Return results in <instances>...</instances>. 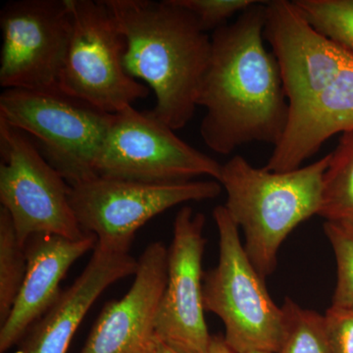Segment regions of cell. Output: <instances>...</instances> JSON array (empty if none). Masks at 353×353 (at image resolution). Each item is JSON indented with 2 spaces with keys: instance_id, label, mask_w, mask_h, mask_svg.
<instances>
[{
  "instance_id": "cell-2",
  "label": "cell",
  "mask_w": 353,
  "mask_h": 353,
  "mask_svg": "<svg viewBox=\"0 0 353 353\" xmlns=\"http://www.w3.org/2000/svg\"><path fill=\"white\" fill-rule=\"evenodd\" d=\"M105 2L126 39L125 69L154 92L150 112L174 131L182 129L196 113L211 37L176 0Z\"/></svg>"
},
{
  "instance_id": "cell-1",
  "label": "cell",
  "mask_w": 353,
  "mask_h": 353,
  "mask_svg": "<svg viewBox=\"0 0 353 353\" xmlns=\"http://www.w3.org/2000/svg\"><path fill=\"white\" fill-rule=\"evenodd\" d=\"M264 25L265 2L259 1L211 36L197 106L205 109L202 139L219 154L253 141L275 146L287 129L289 101L277 59L265 46Z\"/></svg>"
},
{
  "instance_id": "cell-11",
  "label": "cell",
  "mask_w": 353,
  "mask_h": 353,
  "mask_svg": "<svg viewBox=\"0 0 353 353\" xmlns=\"http://www.w3.org/2000/svg\"><path fill=\"white\" fill-rule=\"evenodd\" d=\"M204 215L190 206L176 213L167 284L155 322L158 340L182 353H208L212 340L204 317Z\"/></svg>"
},
{
  "instance_id": "cell-3",
  "label": "cell",
  "mask_w": 353,
  "mask_h": 353,
  "mask_svg": "<svg viewBox=\"0 0 353 353\" xmlns=\"http://www.w3.org/2000/svg\"><path fill=\"white\" fill-rule=\"evenodd\" d=\"M330 157L296 170L273 172L236 155L222 165L225 208L245 236V250L262 278L275 271L278 253L299 224L318 215Z\"/></svg>"
},
{
  "instance_id": "cell-6",
  "label": "cell",
  "mask_w": 353,
  "mask_h": 353,
  "mask_svg": "<svg viewBox=\"0 0 353 353\" xmlns=\"http://www.w3.org/2000/svg\"><path fill=\"white\" fill-rule=\"evenodd\" d=\"M72 30L59 88L94 108L116 114L150 92L125 69L126 39L105 0H67Z\"/></svg>"
},
{
  "instance_id": "cell-7",
  "label": "cell",
  "mask_w": 353,
  "mask_h": 353,
  "mask_svg": "<svg viewBox=\"0 0 353 353\" xmlns=\"http://www.w3.org/2000/svg\"><path fill=\"white\" fill-rule=\"evenodd\" d=\"M0 203L21 245L38 234L79 240L85 234L71 203L70 185L28 134L0 119Z\"/></svg>"
},
{
  "instance_id": "cell-17",
  "label": "cell",
  "mask_w": 353,
  "mask_h": 353,
  "mask_svg": "<svg viewBox=\"0 0 353 353\" xmlns=\"http://www.w3.org/2000/svg\"><path fill=\"white\" fill-rule=\"evenodd\" d=\"M330 155L318 215L353 226V131L343 134Z\"/></svg>"
},
{
  "instance_id": "cell-13",
  "label": "cell",
  "mask_w": 353,
  "mask_h": 353,
  "mask_svg": "<svg viewBox=\"0 0 353 353\" xmlns=\"http://www.w3.org/2000/svg\"><path fill=\"white\" fill-rule=\"evenodd\" d=\"M167 259L164 243L146 246L132 287L119 301L104 306L81 353H148L166 288Z\"/></svg>"
},
{
  "instance_id": "cell-9",
  "label": "cell",
  "mask_w": 353,
  "mask_h": 353,
  "mask_svg": "<svg viewBox=\"0 0 353 353\" xmlns=\"http://www.w3.org/2000/svg\"><path fill=\"white\" fill-rule=\"evenodd\" d=\"M95 172L134 182L179 183L201 176L219 181L222 165L179 138L150 111L128 106L114 114Z\"/></svg>"
},
{
  "instance_id": "cell-23",
  "label": "cell",
  "mask_w": 353,
  "mask_h": 353,
  "mask_svg": "<svg viewBox=\"0 0 353 353\" xmlns=\"http://www.w3.org/2000/svg\"><path fill=\"white\" fill-rule=\"evenodd\" d=\"M323 317L332 353H353V308L331 305Z\"/></svg>"
},
{
  "instance_id": "cell-26",
  "label": "cell",
  "mask_w": 353,
  "mask_h": 353,
  "mask_svg": "<svg viewBox=\"0 0 353 353\" xmlns=\"http://www.w3.org/2000/svg\"><path fill=\"white\" fill-rule=\"evenodd\" d=\"M248 353H270V352H248Z\"/></svg>"
},
{
  "instance_id": "cell-22",
  "label": "cell",
  "mask_w": 353,
  "mask_h": 353,
  "mask_svg": "<svg viewBox=\"0 0 353 353\" xmlns=\"http://www.w3.org/2000/svg\"><path fill=\"white\" fill-rule=\"evenodd\" d=\"M183 8L196 16L204 32L219 29L236 14L240 15L257 0H176Z\"/></svg>"
},
{
  "instance_id": "cell-14",
  "label": "cell",
  "mask_w": 353,
  "mask_h": 353,
  "mask_svg": "<svg viewBox=\"0 0 353 353\" xmlns=\"http://www.w3.org/2000/svg\"><path fill=\"white\" fill-rule=\"evenodd\" d=\"M130 252L97 245L81 275L20 341L17 353H67L77 330L102 292L136 274Z\"/></svg>"
},
{
  "instance_id": "cell-19",
  "label": "cell",
  "mask_w": 353,
  "mask_h": 353,
  "mask_svg": "<svg viewBox=\"0 0 353 353\" xmlns=\"http://www.w3.org/2000/svg\"><path fill=\"white\" fill-rule=\"evenodd\" d=\"M282 308L285 330L278 353H332L323 315L301 307L290 297H285Z\"/></svg>"
},
{
  "instance_id": "cell-16",
  "label": "cell",
  "mask_w": 353,
  "mask_h": 353,
  "mask_svg": "<svg viewBox=\"0 0 353 353\" xmlns=\"http://www.w3.org/2000/svg\"><path fill=\"white\" fill-rule=\"evenodd\" d=\"M353 131V54L319 94L290 109L282 139L274 146L265 169L288 172L301 168L323 143L339 132Z\"/></svg>"
},
{
  "instance_id": "cell-12",
  "label": "cell",
  "mask_w": 353,
  "mask_h": 353,
  "mask_svg": "<svg viewBox=\"0 0 353 353\" xmlns=\"http://www.w3.org/2000/svg\"><path fill=\"white\" fill-rule=\"evenodd\" d=\"M264 39L280 67L290 110L324 90L352 57L287 0L265 2Z\"/></svg>"
},
{
  "instance_id": "cell-20",
  "label": "cell",
  "mask_w": 353,
  "mask_h": 353,
  "mask_svg": "<svg viewBox=\"0 0 353 353\" xmlns=\"http://www.w3.org/2000/svg\"><path fill=\"white\" fill-rule=\"evenodd\" d=\"M309 24L353 54V0H294Z\"/></svg>"
},
{
  "instance_id": "cell-8",
  "label": "cell",
  "mask_w": 353,
  "mask_h": 353,
  "mask_svg": "<svg viewBox=\"0 0 353 353\" xmlns=\"http://www.w3.org/2000/svg\"><path fill=\"white\" fill-rule=\"evenodd\" d=\"M70 203L79 226L94 234L97 245L130 252L139 229L155 216L179 204L217 197L216 180L148 183L97 176L70 185Z\"/></svg>"
},
{
  "instance_id": "cell-5",
  "label": "cell",
  "mask_w": 353,
  "mask_h": 353,
  "mask_svg": "<svg viewBox=\"0 0 353 353\" xmlns=\"http://www.w3.org/2000/svg\"><path fill=\"white\" fill-rule=\"evenodd\" d=\"M113 117L60 90L9 88L0 95V119L38 139L43 157L70 185L97 176Z\"/></svg>"
},
{
  "instance_id": "cell-21",
  "label": "cell",
  "mask_w": 353,
  "mask_h": 353,
  "mask_svg": "<svg viewBox=\"0 0 353 353\" xmlns=\"http://www.w3.org/2000/svg\"><path fill=\"white\" fill-rule=\"evenodd\" d=\"M324 231L336 262V285L332 305L353 308V226L326 221Z\"/></svg>"
},
{
  "instance_id": "cell-15",
  "label": "cell",
  "mask_w": 353,
  "mask_h": 353,
  "mask_svg": "<svg viewBox=\"0 0 353 353\" xmlns=\"http://www.w3.org/2000/svg\"><path fill=\"white\" fill-rule=\"evenodd\" d=\"M97 239L87 234L79 240L54 234L32 236L26 245L27 270L10 314L0 328V353L19 343L25 334L57 303L70 267L94 250Z\"/></svg>"
},
{
  "instance_id": "cell-18",
  "label": "cell",
  "mask_w": 353,
  "mask_h": 353,
  "mask_svg": "<svg viewBox=\"0 0 353 353\" xmlns=\"http://www.w3.org/2000/svg\"><path fill=\"white\" fill-rule=\"evenodd\" d=\"M27 270L26 246L21 245L10 215L0 208V324L10 314Z\"/></svg>"
},
{
  "instance_id": "cell-10",
  "label": "cell",
  "mask_w": 353,
  "mask_h": 353,
  "mask_svg": "<svg viewBox=\"0 0 353 353\" xmlns=\"http://www.w3.org/2000/svg\"><path fill=\"white\" fill-rule=\"evenodd\" d=\"M0 85L59 90L71 37L67 0H17L0 13Z\"/></svg>"
},
{
  "instance_id": "cell-24",
  "label": "cell",
  "mask_w": 353,
  "mask_h": 353,
  "mask_svg": "<svg viewBox=\"0 0 353 353\" xmlns=\"http://www.w3.org/2000/svg\"><path fill=\"white\" fill-rule=\"evenodd\" d=\"M208 353H234L225 341L222 336H212L210 347Z\"/></svg>"
},
{
  "instance_id": "cell-4",
  "label": "cell",
  "mask_w": 353,
  "mask_h": 353,
  "mask_svg": "<svg viewBox=\"0 0 353 353\" xmlns=\"http://www.w3.org/2000/svg\"><path fill=\"white\" fill-rule=\"evenodd\" d=\"M213 218L219 261L204 276V309L220 318L223 338L234 353H278L285 336L284 310L271 299L224 205L215 208Z\"/></svg>"
},
{
  "instance_id": "cell-25",
  "label": "cell",
  "mask_w": 353,
  "mask_h": 353,
  "mask_svg": "<svg viewBox=\"0 0 353 353\" xmlns=\"http://www.w3.org/2000/svg\"><path fill=\"white\" fill-rule=\"evenodd\" d=\"M148 353H182L179 352L178 350H174L168 345L164 343L163 341L158 340L157 336H154L150 347H148Z\"/></svg>"
}]
</instances>
